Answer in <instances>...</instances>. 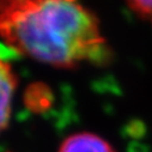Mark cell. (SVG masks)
Here are the masks:
<instances>
[{
  "label": "cell",
  "instance_id": "1",
  "mask_svg": "<svg viewBox=\"0 0 152 152\" xmlns=\"http://www.w3.org/2000/svg\"><path fill=\"white\" fill-rule=\"evenodd\" d=\"M0 35L16 52L55 67L110 59L96 16L69 0H0Z\"/></svg>",
  "mask_w": 152,
  "mask_h": 152
},
{
  "label": "cell",
  "instance_id": "5",
  "mask_svg": "<svg viewBox=\"0 0 152 152\" xmlns=\"http://www.w3.org/2000/svg\"><path fill=\"white\" fill-rule=\"evenodd\" d=\"M18 55H19V53L16 52L15 49H12L11 47L0 45V61H5L6 59H12Z\"/></svg>",
  "mask_w": 152,
  "mask_h": 152
},
{
  "label": "cell",
  "instance_id": "3",
  "mask_svg": "<svg viewBox=\"0 0 152 152\" xmlns=\"http://www.w3.org/2000/svg\"><path fill=\"white\" fill-rule=\"evenodd\" d=\"M15 88L16 78L10 65L6 61H0V131L9 122Z\"/></svg>",
  "mask_w": 152,
  "mask_h": 152
},
{
  "label": "cell",
  "instance_id": "4",
  "mask_svg": "<svg viewBox=\"0 0 152 152\" xmlns=\"http://www.w3.org/2000/svg\"><path fill=\"white\" fill-rule=\"evenodd\" d=\"M127 5L138 17L152 25V1L134 0V1H128Z\"/></svg>",
  "mask_w": 152,
  "mask_h": 152
},
{
  "label": "cell",
  "instance_id": "2",
  "mask_svg": "<svg viewBox=\"0 0 152 152\" xmlns=\"http://www.w3.org/2000/svg\"><path fill=\"white\" fill-rule=\"evenodd\" d=\"M59 152H114L111 145L92 133H77L65 139Z\"/></svg>",
  "mask_w": 152,
  "mask_h": 152
}]
</instances>
